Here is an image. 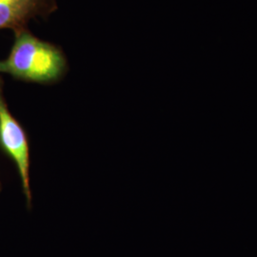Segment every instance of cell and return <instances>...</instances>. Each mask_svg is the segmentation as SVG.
Here are the masks:
<instances>
[{
	"label": "cell",
	"instance_id": "7a4b0ae2",
	"mask_svg": "<svg viewBox=\"0 0 257 257\" xmlns=\"http://www.w3.org/2000/svg\"><path fill=\"white\" fill-rule=\"evenodd\" d=\"M0 146L14 160L19 170L23 192L31 206L30 189V154L25 131L19 121L10 112L8 106L2 95V84L0 85Z\"/></svg>",
	"mask_w": 257,
	"mask_h": 257
},
{
	"label": "cell",
	"instance_id": "277c9868",
	"mask_svg": "<svg viewBox=\"0 0 257 257\" xmlns=\"http://www.w3.org/2000/svg\"><path fill=\"white\" fill-rule=\"evenodd\" d=\"M1 84H2V82H1V80H0V85H1Z\"/></svg>",
	"mask_w": 257,
	"mask_h": 257
},
{
	"label": "cell",
	"instance_id": "3957f363",
	"mask_svg": "<svg viewBox=\"0 0 257 257\" xmlns=\"http://www.w3.org/2000/svg\"><path fill=\"white\" fill-rule=\"evenodd\" d=\"M55 8L54 0H0V30L25 29L30 19L50 15Z\"/></svg>",
	"mask_w": 257,
	"mask_h": 257
},
{
	"label": "cell",
	"instance_id": "6da1fadb",
	"mask_svg": "<svg viewBox=\"0 0 257 257\" xmlns=\"http://www.w3.org/2000/svg\"><path fill=\"white\" fill-rule=\"evenodd\" d=\"M15 35L9 56L0 61V73L41 84L56 82L63 77L68 63L60 48L40 40L26 28L15 32Z\"/></svg>",
	"mask_w": 257,
	"mask_h": 257
}]
</instances>
